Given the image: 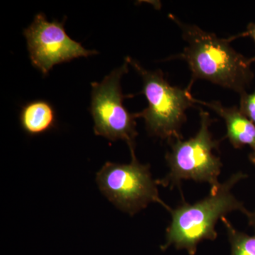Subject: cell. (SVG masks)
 <instances>
[{"label": "cell", "mask_w": 255, "mask_h": 255, "mask_svg": "<svg viewBox=\"0 0 255 255\" xmlns=\"http://www.w3.org/2000/svg\"><path fill=\"white\" fill-rule=\"evenodd\" d=\"M239 110L255 125V90L252 93L241 94Z\"/></svg>", "instance_id": "8fae6325"}, {"label": "cell", "mask_w": 255, "mask_h": 255, "mask_svg": "<svg viewBox=\"0 0 255 255\" xmlns=\"http://www.w3.org/2000/svg\"><path fill=\"white\" fill-rule=\"evenodd\" d=\"M126 61L142 80L141 93L147 99V107L135 115L144 119L149 135L167 142L183 139L181 128L187 121L186 112L196 104L190 90L172 86L160 70H146L130 57Z\"/></svg>", "instance_id": "3957f363"}, {"label": "cell", "mask_w": 255, "mask_h": 255, "mask_svg": "<svg viewBox=\"0 0 255 255\" xmlns=\"http://www.w3.org/2000/svg\"><path fill=\"white\" fill-rule=\"evenodd\" d=\"M195 103L206 106L224 120L227 128L226 137L233 147L240 149L249 146L255 152V125L242 113L239 107H226L218 101L206 102L195 99Z\"/></svg>", "instance_id": "ba28073f"}, {"label": "cell", "mask_w": 255, "mask_h": 255, "mask_svg": "<svg viewBox=\"0 0 255 255\" xmlns=\"http://www.w3.org/2000/svg\"><path fill=\"white\" fill-rule=\"evenodd\" d=\"M248 177L242 172L233 174L221 183L216 192L210 191L209 196L194 204L184 201L171 209L172 220L166 229L165 243L160 246L161 251L173 246L179 251L185 250L189 255H195L199 243L217 238L216 226L219 219L236 211L248 216L251 211L232 192L235 185Z\"/></svg>", "instance_id": "7a4b0ae2"}, {"label": "cell", "mask_w": 255, "mask_h": 255, "mask_svg": "<svg viewBox=\"0 0 255 255\" xmlns=\"http://www.w3.org/2000/svg\"><path fill=\"white\" fill-rule=\"evenodd\" d=\"M19 121L23 131L31 136H36L46 133L56 127V112L48 101H31L23 106Z\"/></svg>", "instance_id": "9c48e42d"}, {"label": "cell", "mask_w": 255, "mask_h": 255, "mask_svg": "<svg viewBox=\"0 0 255 255\" xmlns=\"http://www.w3.org/2000/svg\"><path fill=\"white\" fill-rule=\"evenodd\" d=\"M231 245V255H255V234L250 236L236 229L226 216L221 218Z\"/></svg>", "instance_id": "30bf717a"}, {"label": "cell", "mask_w": 255, "mask_h": 255, "mask_svg": "<svg viewBox=\"0 0 255 255\" xmlns=\"http://www.w3.org/2000/svg\"><path fill=\"white\" fill-rule=\"evenodd\" d=\"M199 116L200 127L194 137L169 142L171 150L166 153L165 159L169 171L163 179H157L159 185L172 189L180 187L182 181L192 180L208 183L212 192L219 189L223 164L214 151L219 150L220 141L210 131L214 120L209 112L200 109Z\"/></svg>", "instance_id": "277c9868"}, {"label": "cell", "mask_w": 255, "mask_h": 255, "mask_svg": "<svg viewBox=\"0 0 255 255\" xmlns=\"http://www.w3.org/2000/svg\"><path fill=\"white\" fill-rule=\"evenodd\" d=\"M169 16L180 28L187 43L182 53L173 57L184 60L190 69L187 89L191 90L196 80H204L240 95L246 92L254 79L251 65L255 57L246 58L238 53L231 46L234 36L221 38L196 25L182 22L174 14Z\"/></svg>", "instance_id": "6da1fadb"}, {"label": "cell", "mask_w": 255, "mask_h": 255, "mask_svg": "<svg viewBox=\"0 0 255 255\" xmlns=\"http://www.w3.org/2000/svg\"><path fill=\"white\" fill-rule=\"evenodd\" d=\"M131 161L128 164L106 162L97 172V184L100 191L118 209L130 216L145 209L150 203H158L167 211V206L159 195V184L152 178L149 164L137 161L135 149L130 150Z\"/></svg>", "instance_id": "5b68a950"}, {"label": "cell", "mask_w": 255, "mask_h": 255, "mask_svg": "<svg viewBox=\"0 0 255 255\" xmlns=\"http://www.w3.org/2000/svg\"><path fill=\"white\" fill-rule=\"evenodd\" d=\"M242 36H250L253 38V41L255 43V23H250L244 33H241V34H239L237 36H235V38H236L237 37Z\"/></svg>", "instance_id": "4fadbf2b"}, {"label": "cell", "mask_w": 255, "mask_h": 255, "mask_svg": "<svg viewBox=\"0 0 255 255\" xmlns=\"http://www.w3.org/2000/svg\"><path fill=\"white\" fill-rule=\"evenodd\" d=\"M129 64L125 63L106 76L102 82H92L90 112L93 117L95 135L110 141L122 140L130 150L135 147L137 119L124 107V101L133 95H124L121 87L122 76L128 72Z\"/></svg>", "instance_id": "8992f818"}, {"label": "cell", "mask_w": 255, "mask_h": 255, "mask_svg": "<svg viewBox=\"0 0 255 255\" xmlns=\"http://www.w3.org/2000/svg\"><path fill=\"white\" fill-rule=\"evenodd\" d=\"M249 159L251 163L255 166V152H252L249 155ZM248 219V224L251 227L253 228L255 231V209L253 212H250L249 214L247 216Z\"/></svg>", "instance_id": "7c38bea8"}, {"label": "cell", "mask_w": 255, "mask_h": 255, "mask_svg": "<svg viewBox=\"0 0 255 255\" xmlns=\"http://www.w3.org/2000/svg\"><path fill=\"white\" fill-rule=\"evenodd\" d=\"M62 22L47 20L43 13L36 14L33 22L23 31L32 65L44 75L58 64L81 57L91 56L98 52L87 50L74 41L65 31Z\"/></svg>", "instance_id": "52a82bcc"}]
</instances>
